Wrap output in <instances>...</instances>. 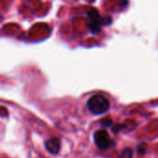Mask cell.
<instances>
[{
  "instance_id": "ba28073f",
  "label": "cell",
  "mask_w": 158,
  "mask_h": 158,
  "mask_svg": "<svg viewBox=\"0 0 158 158\" xmlns=\"http://www.w3.org/2000/svg\"><path fill=\"white\" fill-rule=\"evenodd\" d=\"M123 128H125V126L124 125H120V124H117L116 126H114V128L112 129V131L115 133V134H117L119 131H121Z\"/></svg>"
},
{
  "instance_id": "52a82bcc",
  "label": "cell",
  "mask_w": 158,
  "mask_h": 158,
  "mask_svg": "<svg viewBox=\"0 0 158 158\" xmlns=\"http://www.w3.org/2000/svg\"><path fill=\"white\" fill-rule=\"evenodd\" d=\"M137 151L141 155H144L146 151V144L145 143H141L137 146Z\"/></svg>"
},
{
  "instance_id": "7a4b0ae2",
  "label": "cell",
  "mask_w": 158,
  "mask_h": 158,
  "mask_svg": "<svg viewBox=\"0 0 158 158\" xmlns=\"http://www.w3.org/2000/svg\"><path fill=\"white\" fill-rule=\"evenodd\" d=\"M87 14H88V18L90 19V21L88 22V28L90 31L94 34L100 32L101 26L110 25L112 23L111 17L102 18L96 8H90Z\"/></svg>"
},
{
  "instance_id": "8992f818",
  "label": "cell",
  "mask_w": 158,
  "mask_h": 158,
  "mask_svg": "<svg viewBox=\"0 0 158 158\" xmlns=\"http://www.w3.org/2000/svg\"><path fill=\"white\" fill-rule=\"evenodd\" d=\"M100 123H101V125L103 127H110V126L113 125V120L111 118H104V119H102L100 121Z\"/></svg>"
},
{
  "instance_id": "5b68a950",
  "label": "cell",
  "mask_w": 158,
  "mask_h": 158,
  "mask_svg": "<svg viewBox=\"0 0 158 158\" xmlns=\"http://www.w3.org/2000/svg\"><path fill=\"white\" fill-rule=\"evenodd\" d=\"M118 158H133V150L129 147L123 149Z\"/></svg>"
},
{
  "instance_id": "277c9868",
  "label": "cell",
  "mask_w": 158,
  "mask_h": 158,
  "mask_svg": "<svg viewBox=\"0 0 158 158\" xmlns=\"http://www.w3.org/2000/svg\"><path fill=\"white\" fill-rule=\"evenodd\" d=\"M45 149L52 155H57L61 148V141L59 138L53 137L51 139H48L44 143Z\"/></svg>"
},
{
  "instance_id": "6da1fadb",
  "label": "cell",
  "mask_w": 158,
  "mask_h": 158,
  "mask_svg": "<svg viewBox=\"0 0 158 158\" xmlns=\"http://www.w3.org/2000/svg\"><path fill=\"white\" fill-rule=\"evenodd\" d=\"M87 107L94 115H103L109 110L110 102L102 94H94L88 99Z\"/></svg>"
},
{
  "instance_id": "3957f363",
  "label": "cell",
  "mask_w": 158,
  "mask_h": 158,
  "mask_svg": "<svg viewBox=\"0 0 158 158\" xmlns=\"http://www.w3.org/2000/svg\"><path fill=\"white\" fill-rule=\"evenodd\" d=\"M94 141L95 145L102 151L108 150L115 145L114 141L106 130H97L94 133Z\"/></svg>"
}]
</instances>
